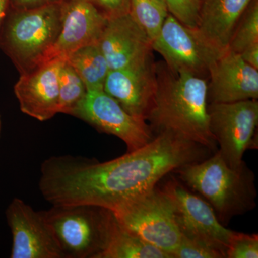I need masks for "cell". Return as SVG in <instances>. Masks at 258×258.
<instances>
[{"label": "cell", "instance_id": "cell-22", "mask_svg": "<svg viewBox=\"0 0 258 258\" xmlns=\"http://www.w3.org/2000/svg\"><path fill=\"white\" fill-rule=\"evenodd\" d=\"M258 44V0H252L231 37L228 50L240 54Z\"/></svg>", "mask_w": 258, "mask_h": 258}, {"label": "cell", "instance_id": "cell-27", "mask_svg": "<svg viewBox=\"0 0 258 258\" xmlns=\"http://www.w3.org/2000/svg\"><path fill=\"white\" fill-rule=\"evenodd\" d=\"M63 0H10L9 9L25 10L36 9L55 3H61Z\"/></svg>", "mask_w": 258, "mask_h": 258}, {"label": "cell", "instance_id": "cell-28", "mask_svg": "<svg viewBox=\"0 0 258 258\" xmlns=\"http://www.w3.org/2000/svg\"><path fill=\"white\" fill-rule=\"evenodd\" d=\"M240 55L246 62L258 70V44L247 47Z\"/></svg>", "mask_w": 258, "mask_h": 258}, {"label": "cell", "instance_id": "cell-20", "mask_svg": "<svg viewBox=\"0 0 258 258\" xmlns=\"http://www.w3.org/2000/svg\"><path fill=\"white\" fill-rule=\"evenodd\" d=\"M169 13L165 0H130L129 15L152 42Z\"/></svg>", "mask_w": 258, "mask_h": 258}, {"label": "cell", "instance_id": "cell-1", "mask_svg": "<svg viewBox=\"0 0 258 258\" xmlns=\"http://www.w3.org/2000/svg\"><path fill=\"white\" fill-rule=\"evenodd\" d=\"M211 151L164 132L149 143L113 160L52 156L40 166L39 189L52 205H90L113 210L120 203L157 186L164 176L203 161Z\"/></svg>", "mask_w": 258, "mask_h": 258}, {"label": "cell", "instance_id": "cell-11", "mask_svg": "<svg viewBox=\"0 0 258 258\" xmlns=\"http://www.w3.org/2000/svg\"><path fill=\"white\" fill-rule=\"evenodd\" d=\"M13 237L11 258H64L55 237L42 217L20 198L5 211Z\"/></svg>", "mask_w": 258, "mask_h": 258}, {"label": "cell", "instance_id": "cell-29", "mask_svg": "<svg viewBox=\"0 0 258 258\" xmlns=\"http://www.w3.org/2000/svg\"><path fill=\"white\" fill-rule=\"evenodd\" d=\"M10 0H0V31L10 8Z\"/></svg>", "mask_w": 258, "mask_h": 258}, {"label": "cell", "instance_id": "cell-26", "mask_svg": "<svg viewBox=\"0 0 258 258\" xmlns=\"http://www.w3.org/2000/svg\"><path fill=\"white\" fill-rule=\"evenodd\" d=\"M107 19L129 14L130 0H91Z\"/></svg>", "mask_w": 258, "mask_h": 258}, {"label": "cell", "instance_id": "cell-12", "mask_svg": "<svg viewBox=\"0 0 258 258\" xmlns=\"http://www.w3.org/2000/svg\"><path fill=\"white\" fill-rule=\"evenodd\" d=\"M108 20L91 0H64L60 33L38 66L52 60H66L76 50L97 43Z\"/></svg>", "mask_w": 258, "mask_h": 258}, {"label": "cell", "instance_id": "cell-18", "mask_svg": "<svg viewBox=\"0 0 258 258\" xmlns=\"http://www.w3.org/2000/svg\"><path fill=\"white\" fill-rule=\"evenodd\" d=\"M100 258H171L123 227L116 217L112 223L106 248Z\"/></svg>", "mask_w": 258, "mask_h": 258}, {"label": "cell", "instance_id": "cell-17", "mask_svg": "<svg viewBox=\"0 0 258 258\" xmlns=\"http://www.w3.org/2000/svg\"><path fill=\"white\" fill-rule=\"evenodd\" d=\"M251 1L201 0L195 30L217 55L228 50L232 34Z\"/></svg>", "mask_w": 258, "mask_h": 258}, {"label": "cell", "instance_id": "cell-24", "mask_svg": "<svg viewBox=\"0 0 258 258\" xmlns=\"http://www.w3.org/2000/svg\"><path fill=\"white\" fill-rule=\"evenodd\" d=\"M173 258H224L218 251L182 235Z\"/></svg>", "mask_w": 258, "mask_h": 258}, {"label": "cell", "instance_id": "cell-2", "mask_svg": "<svg viewBox=\"0 0 258 258\" xmlns=\"http://www.w3.org/2000/svg\"><path fill=\"white\" fill-rule=\"evenodd\" d=\"M157 88L147 122L156 133L169 132L208 148L218 150L210 132L208 115V79L177 74L165 62L156 63Z\"/></svg>", "mask_w": 258, "mask_h": 258}, {"label": "cell", "instance_id": "cell-21", "mask_svg": "<svg viewBox=\"0 0 258 258\" xmlns=\"http://www.w3.org/2000/svg\"><path fill=\"white\" fill-rule=\"evenodd\" d=\"M87 93L82 79L74 68L64 60L59 75L58 113L72 114Z\"/></svg>", "mask_w": 258, "mask_h": 258}, {"label": "cell", "instance_id": "cell-14", "mask_svg": "<svg viewBox=\"0 0 258 258\" xmlns=\"http://www.w3.org/2000/svg\"><path fill=\"white\" fill-rule=\"evenodd\" d=\"M208 103H234L257 100L258 70L230 50L209 67Z\"/></svg>", "mask_w": 258, "mask_h": 258}, {"label": "cell", "instance_id": "cell-8", "mask_svg": "<svg viewBox=\"0 0 258 258\" xmlns=\"http://www.w3.org/2000/svg\"><path fill=\"white\" fill-rule=\"evenodd\" d=\"M161 189L174 204L176 220L182 235L227 257V249L236 232L228 230L219 221L211 205L173 178L166 181Z\"/></svg>", "mask_w": 258, "mask_h": 258}, {"label": "cell", "instance_id": "cell-7", "mask_svg": "<svg viewBox=\"0 0 258 258\" xmlns=\"http://www.w3.org/2000/svg\"><path fill=\"white\" fill-rule=\"evenodd\" d=\"M208 115L210 132L222 157L230 167H240L246 151L257 147V100L209 103Z\"/></svg>", "mask_w": 258, "mask_h": 258}, {"label": "cell", "instance_id": "cell-25", "mask_svg": "<svg viewBox=\"0 0 258 258\" xmlns=\"http://www.w3.org/2000/svg\"><path fill=\"white\" fill-rule=\"evenodd\" d=\"M258 236L236 232L230 247L227 258H257Z\"/></svg>", "mask_w": 258, "mask_h": 258}, {"label": "cell", "instance_id": "cell-9", "mask_svg": "<svg viewBox=\"0 0 258 258\" xmlns=\"http://www.w3.org/2000/svg\"><path fill=\"white\" fill-rule=\"evenodd\" d=\"M71 115L99 132L118 137L124 142L128 152L144 147L154 137L147 122L127 113L103 89L87 91Z\"/></svg>", "mask_w": 258, "mask_h": 258}, {"label": "cell", "instance_id": "cell-10", "mask_svg": "<svg viewBox=\"0 0 258 258\" xmlns=\"http://www.w3.org/2000/svg\"><path fill=\"white\" fill-rule=\"evenodd\" d=\"M152 48L174 72L208 79L209 67L220 56L203 41L195 28L186 26L171 13L153 40Z\"/></svg>", "mask_w": 258, "mask_h": 258}, {"label": "cell", "instance_id": "cell-23", "mask_svg": "<svg viewBox=\"0 0 258 258\" xmlns=\"http://www.w3.org/2000/svg\"><path fill=\"white\" fill-rule=\"evenodd\" d=\"M169 13L190 28L198 26L201 0H165Z\"/></svg>", "mask_w": 258, "mask_h": 258}, {"label": "cell", "instance_id": "cell-6", "mask_svg": "<svg viewBox=\"0 0 258 258\" xmlns=\"http://www.w3.org/2000/svg\"><path fill=\"white\" fill-rule=\"evenodd\" d=\"M111 211L123 227L173 258L182 233L174 204L162 189L156 186L120 203Z\"/></svg>", "mask_w": 258, "mask_h": 258}, {"label": "cell", "instance_id": "cell-3", "mask_svg": "<svg viewBox=\"0 0 258 258\" xmlns=\"http://www.w3.org/2000/svg\"><path fill=\"white\" fill-rule=\"evenodd\" d=\"M174 172L211 205L224 226L256 207L253 171L245 162L240 167H230L218 150L204 160L181 166Z\"/></svg>", "mask_w": 258, "mask_h": 258}, {"label": "cell", "instance_id": "cell-16", "mask_svg": "<svg viewBox=\"0 0 258 258\" xmlns=\"http://www.w3.org/2000/svg\"><path fill=\"white\" fill-rule=\"evenodd\" d=\"M110 70L124 69L152 55V41L129 14L108 19L98 42Z\"/></svg>", "mask_w": 258, "mask_h": 258}, {"label": "cell", "instance_id": "cell-30", "mask_svg": "<svg viewBox=\"0 0 258 258\" xmlns=\"http://www.w3.org/2000/svg\"><path fill=\"white\" fill-rule=\"evenodd\" d=\"M2 130V121H1V115H0V135H1Z\"/></svg>", "mask_w": 258, "mask_h": 258}, {"label": "cell", "instance_id": "cell-15", "mask_svg": "<svg viewBox=\"0 0 258 258\" xmlns=\"http://www.w3.org/2000/svg\"><path fill=\"white\" fill-rule=\"evenodd\" d=\"M63 61H50L20 74L14 92L23 113L39 121L58 113L59 75Z\"/></svg>", "mask_w": 258, "mask_h": 258}, {"label": "cell", "instance_id": "cell-19", "mask_svg": "<svg viewBox=\"0 0 258 258\" xmlns=\"http://www.w3.org/2000/svg\"><path fill=\"white\" fill-rule=\"evenodd\" d=\"M66 61L82 79L87 91L103 89L110 69L98 42L76 50Z\"/></svg>", "mask_w": 258, "mask_h": 258}, {"label": "cell", "instance_id": "cell-5", "mask_svg": "<svg viewBox=\"0 0 258 258\" xmlns=\"http://www.w3.org/2000/svg\"><path fill=\"white\" fill-rule=\"evenodd\" d=\"M42 217L64 258H100L115 215L109 209L90 205H52Z\"/></svg>", "mask_w": 258, "mask_h": 258}, {"label": "cell", "instance_id": "cell-13", "mask_svg": "<svg viewBox=\"0 0 258 258\" xmlns=\"http://www.w3.org/2000/svg\"><path fill=\"white\" fill-rule=\"evenodd\" d=\"M156 88V62L152 54L134 66L110 70L103 91L114 98L129 114L147 122Z\"/></svg>", "mask_w": 258, "mask_h": 258}, {"label": "cell", "instance_id": "cell-4", "mask_svg": "<svg viewBox=\"0 0 258 258\" xmlns=\"http://www.w3.org/2000/svg\"><path fill=\"white\" fill-rule=\"evenodd\" d=\"M63 1L36 9L8 10L0 45L20 74L37 67L55 43L62 28Z\"/></svg>", "mask_w": 258, "mask_h": 258}]
</instances>
